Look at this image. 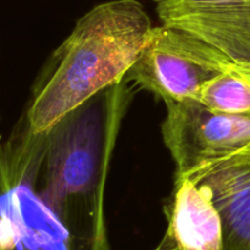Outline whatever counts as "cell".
<instances>
[{"label":"cell","instance_id":"3","mask_svg":"<svg viewBox=\"0 0 250 250\" xmlns=\"http://www.w3.org/2000/svg\"><path fill=\"white\" fill-rule=\"evenodd\" d=\"M233 61L198 37L161 24L126 75V80L165 103L195 99L198 92Z\"/></svg>","mask_w":250,"mask_h":250},{"label":"cell","instance_id":"4","mask_svg":"<svg viewBox=\"0 0 250 250\" xmlns=\"http://www.w3.org/2000/svg\"><path fill=\"white\" fill-rule=\"evenodd\" d=\"M163 139L176 164V181L250 144V119L226 114L197 99L168 102Z\"/></svg>","mask_w":250,"mask_h":250},{"label":"cell","instance_id":"8","mask_svg":"<svg viewBox=\"0 0 250 250\" xmlns=\"http://www.w3.org/2000/svg\"><path fill=\"white\" fill-rule=\"evenodd\" d=\"M195 99L217 111L250 119V65L232 62L203 85Z\"/></svg>","mask_w":250,"mask_h":250},{"label":"cell","instance_id":"2","mask_svg":"<svg viewBox=\"0 0 250 250\" xmlns=\"http://www.w3.org/2000/svg\"><path fill=\"white\" fill-rule=\"evenodd\" d=\"M151 29L149 15L137 0H111L83 15L34 88L24 117L27 128L45 133L98 93L121 83Z\"/></svg>","mask_w":250,"mask_h":250},{"label":"cell","instance_id":"1","mask_svg":"<svg viewBox=\"0 0 250 250\" xmlns=\"http://www.w3.org/2000/svg\"><path fill=\"white\" fill-rule=\"evenodd\" d=\"M128 98L121 83L106 88L42 134L37 195L73 250H110L104 190Z\"/></svg>","mask_w":250,"mask_h":250},{"label":"cell","instance_id":"7","mask_svg":"<svg viewBox=\"0 0 250 250\" xmlns=\"http://www.w3.org/2000/svg\"><path fill=\"white\" fill-rule=\"evenodd\" d=\"M164 242L181 250H222V222L208 190L190 178L175 181Z\"/></svg>","mask_w":250,"mask_h":250},{"label":"cell","instance_id":"10","mask_svg":"<svg viewBox=\"0 0 250 250\" xmlns=\"http://www.w3.org/2000/svg\"><path fill=\"white\" fill-rule=\"evenodd\" d=\"M156 250H181V249H178L177 247L171 246V244L166 243V242L163 241V242H161L160 246H159V248L156 249Z\"/></svg>","mask_w":250,"mask_h":250},{"label":"cell","instance_id":"9","mask_svg":"<svg viewBox=\"0 0 250 250\" xmlns=\"http://www.w3.org/2000/svg\"><path fill=\"white\" fill-rule=\"evenodd\" d=\"M0 250H15V239L11 229L5 219L0 216Z\"/></svg>","mask_w":250,"mask_h":250},{"label":"cell","instance_id":"5","mask_svg":"<svg viewBox=\"0 0 250 250\" xmlns=\"http://www.w3.org/2000/svg\"><path fill=\"white\" fill-rule=\"evenodd\" d=\"M161 23L188 32L233 62L250 65V0H155Z\"/></svg>","mask_w":250,"mask_h":250},{"label":"cell","instance_id":"6","mask_svg":"<svg viewBox=\"0 0 250 250\" xmlns=\"http://www.w3.org/2000/svg\"><path fill=\"white\" fill-rule=\"evenodd\" d=\"M188 178L208 190L219 210L222 250H250V144Z\"/></svg>","mask_w":250,"mask_h":250}]
</instances>
